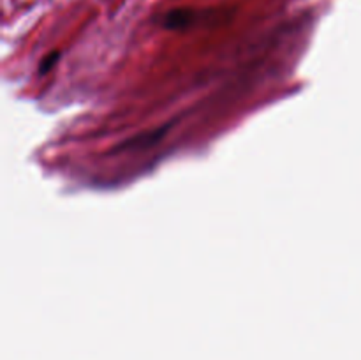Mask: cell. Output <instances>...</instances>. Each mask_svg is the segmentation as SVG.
I'll return each mask as SVG.
<instances>
[{
  "label": "cell",
  "instance_id": "cell-1",
  "mask_svg": "<svg viewBox=\"0 0 361 360\" xmlns=\"http://www.w3.org/2000/svg\"><path fill=\"white\" fill-rule=\"evenodd\" d=\"M197 14L190 9H175L169 11L162 18V27L169 30H183L196 21Z\"/></svg>",
  "mask_w": 361,
  "mask_h": 360
},
{
  "label": "cell",
  "instance_id": "cell-2",
  "mask_svg": "<svg viewBox=\"0 0 361 360\" xmlns=\"http://www.w3.org/2000/svg\"><path fill=\"white\" fill-rule=\"evenodd\" d=\"M56 60H59V53H53V55H49L48 59H46V62L41 64V73H48L49 67H51Z\"/></svg>",
  "mask_w": 361,
  "mask_h": 360
}]
</instances>
